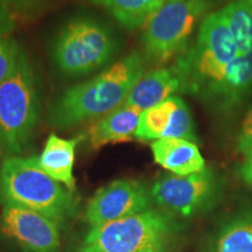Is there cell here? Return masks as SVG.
Returning a JSON list of instances; mask_svg holds the SVG:
<instances>
[{"instance_id": "1", "label": "cell", "mask_w": 252, "mask_h": 252, "mask_svg": "<svg viewBox=\"0 0 252 252\" xmlns=\"http://www.w3.org/2000/svg\"><path fill=\"white\" fill-rule=\"evenodd\" d=\"M145 70L139 53L124 56L94 77L68 88L50 106L47 121L53 127L68 130L108 115L124 104Z\"/></svg>"}, {"instance_id": "2", "label": "cell", "mask_w": 252, "mask_h": 252, "mask_svg": "<svg viewBox=\"0 0 252 252\" xmlns=\"http://www.w3.org/2000/svg\"><path fill=\"white\" fill-rule=\"evenodd\" d=\"M0 201L42 214L60 225L76 209L71 191L47 174L36 157L4 159L0 166Z\"/></svg>"}, {"instance_id": "3", "label": "cell", "mask_w": 252, "mask_h": 252, "mask_svg": "<svg viewBox=\"0 0 252 252\" xmlns=\"http://www.w3.org/2000/svg\"><path fill=\"white\" fill-rule=\"evenodd\" d=\"M40 113L39 80L23 50L17 68L0 84V158L7 159L23 153Z\"/></svg>"}, {"instance_id": "4", "label": "cell", "mask_w": 252, "mask_h": 252, "mask_svg": "<svg viewBox=\"0 0 252 252\" xmlns=\"http://www.w3.org/2000/svg\"><path fill=\"white\" fill-rule=\"evenodd\" d=\"M118 40L105 24L90 17L68 20L53 41V61L67 76H84L117 54Z\"/></svg>"}, {"instance_id": "5", "label": "cell", "mask_w": 252, "mask_h": 252, "mask_svg": "<svg viewBox=\"0 0 252 252\" xmlns=\"http://www.w3.org/2000/svg\"><path fill=\"white\" fill-rule=\"evenodd\" d=\"M239 55L228 20L220 9L204 18L195 46L178 59L175 67L186 91L201 94L220 80L225 68Z\"/></svg>"}, {"instance_id": "6", "label": "cell", "mask_w": 252, "mask_h": 252, "mask_svg": "<svg viewBox=\"0 0 252 252\" xmlns=\"http://www.w3.org/2000/svg\"><path fill=\"white\" fill-rule=\"evenodd\" d=\"M174 222L156 209L93 226L77 252H163Z\"/></svg>"}, {"instance_id": "7", "label": "cell", "mask_w": 252, "mask_h": 252, "mask_svg": "<svg viewBox=\"0 0 252 252\" xmlns=\"http://www.w3.org/2000/svg\"><path fill=\"white\" fill-rule=\"evenodd\" d=\"M206 8L204 0H166L145 24L141 41L146 55L163 62L186 50Z\"/></svg>"}, {"instance_id": "8", "label": "cell", "mask_w": 252, "mask_h": 252, "mask_svg": "<svg viewBox=\"0 0 252 252\" xmlns=\"http://www.w3.org/2000/svg\"><path fill=\"white\" fill-rule=\"evenodd\" d=\"M150 193L167 212L189 217L214 202L219 182L215 174L206 168L190 175L162 176L154 182Z\"/></svg>"}, {"instance_id": "9", "label": "cell", "mask_w": 252, "mask_h": 252, "mask_svg": "<svg viewBox=\"0 0 252 252\" xmlns=\"http://www.w3.org/2000/svg\"><path fill=\"white\" fill-rule=\"evenodd\" d=\"M151 193L143 182L121 179L99 188L90 198L86 220L91 226H98L125 219L150 209Z\"/></svg>"}, {"instance_id": "10", "label": "cell", "mask_w": 252, "mask_h": 252, "mask_svg": "<svg viewBox=\"0 0 252 252\" xmlns=\"http://www.w3.org/2000/svg\"><path fill=\"white\" fill-rule=\"evenodd\" d=\"M0 228L26 252H59L60 224L34 210L1 203Z\"/></svg>"}, {"instance_id": "11", "label": "cell", "mask_w": 252, "mask_h": 252, "mask_svg": "<svg viewBox=\"0 0 252 252\" xmlns=\"http://www.w3.org/2000/svg\"><path fill=\"white\" fill-rule=\"evenodd\" d=\"M166 138L196 141L190 110L178 96L169 97L141 112L134 133V139L140 141H156Z\"/></svg>"}, {"instance_id": "12", "label": "cell", "mask_w": 252, "mask_h": 252, "mask_svg": "<svg viewBox=\"0 0 252 252\" xmlns=\"http://www.w3.org/2000/svg\"><path fill=\"white\" fill-rule=\"evenodd\" d=\"M179 91H186L185 81L175 65L145 72L132 88L124 104L145 111L162 103Z\"/></svg>"}, {"instance_id": "13", "label": "cell", "mask_w": 252, "mask_h": 252, "mask_svg": "<svg viewBox=\"0 0 252 252\" xmlns=\"http://www.w3.org/2000/svg\"><path fill=\"white\" fill-rule=\"evenodd\" d=\"M252 89V53L239 54L225 68L219 81L201 94L223 109H231Z\"/></svg>"}, {"instance_id": "14", "label": "cell", "mask_w": 252, "mask_h": 252, "mask_svg": "<svg viewBox=\"0 0 252 252\" xmlns=\"http://www.w3.org/2000/svg\"><path fill=\"white\" fill-rule=\"evenodd\" d=\"M154 161L174 175H190L206 169V161L194 141L166 138L151 144Z\"/></svg>"}, {"instance_id": "15", "label": "cell", "mask_w": 252, "mask_h": 252, "mask_svg": "<svg viewBox=\"0 0 252 252\" xmlns=\"http://www.w3.org/2000/svg\"><path fill=\"white\" fill-rule=\"evenodd\" d=\"M141 110L122 104L108 115L94 123L87 137L93 149H100L109 144H117L134 139Z\"/></svg>"}, {"instance_id": "16", "label": "cell", "mask_w": 252, "mask_h": 252, "mask_svg": "<svg viewBox=\"0 0 252 252\" xmlns=\"http://www.w3.org/2000/svg\"><path fill=\"white\" fill-rule=\"evenodd\" d=\"M81 138L63 139L58 134L50 133L46 141L45 149L40 157H36L37 163L49 176L60 184H63L71 193L75 191L76 184L74 178V162L76 147Z\"/></svg>"}, {"instance_id": "17", "label": "cell", "mask_w": 252, "mask_h": 252, "mask_svg": "<svg viewBox=\"0 0 252 252\" xmlns=\"http://www.w3.org/2000/svg\"><path fill=\"white\" fill-rule=\"evenodd\" d=\"M103 6L127 30L139 28L149 21L166 0H89Z\"/></svg>"}, {"instance_id": "18", "label": "cell", "mask_w": 252, "mask_h": 252, "mask_svg": "<svg viewBox=\"0 0 252 252\" xmlns=\"http://www.w3.org/2000/svg\"><path fill=\"white\" fill-rule=\"evenodd\" d=\"M239 54L252 53V0H234L222 9Z\"/></svg>"}, {"instance_id": "19", "label": "cell", "mask_w": 252, "mask_h": 252, "mask_svg": "<svg viewBox=\"0 0 252 252\" xmlns=\"http://www.w3.org/2000/svg\"><path fill=\"white\" fill-rule=\"evenodd\" d=\"M217 252H252V212L236 217L223 228Z\"/></svg>"}, {"instance_id": "20", "label": "cell", "mask_w": 252, "mask_h": 252, "mask_svg": "<svg viewBox=\"0 0 252 252\" xmlns=\"http://www.w3.org/2000/svg\"><path fill=\"white\" fill-rule=\"evenodd\" d=\"M23 49L12 37L0 39V84L11 76L17 68Z\"/></svg>"}, {"instance_id": "21", "label": "cell", "mask_w": 252, "mask_h": 252, "mask_svg": "<svg viewBox=\"0 0 252 252\" xmlns=\"http://www.w3.org/2000/svg\"><path fill=\"white\" fill-rule=\"evenodd\" d=\"M238 150L242 153L248 154L252 152V108L249 110L242 122L241 131L237 139Z\"/></svg>"}, {"instance_id": "22", "label": "cell", "mask_w": 252, "mask_h": 252, "mask_svg": "<svg viewBox=\"0 0 252 252\" xmlns=\"http://www.w3.org/2000/svg\"><path fill=\"white\" fill-rule=\"evenodd\" d=\"M15 19L12 13V9L7 6L0 4V39L6 37L9 33L14 31Z\"/></svg>"}, {"instance_id": "23", "label": "cell", "mask_w": 252, "mask_h": 252, "mask_svg": "<svg viewBox=\"0 0 252 252\" xmlns=\"http://www.w3.org/2000/svg\"><path fill=\"white\" fill-rule=\"evenodd\" d=\"M241 175L243 180L252 187V152L245 154V160L241 166Z\"/></svg>"}, {"instance_id": "24", "label": "cell", "mask_w": 252, "mask_h": 252, "mask_svg": "<svg viewBox=\"0 0 252 252\" xmlns=\"http://www.w3.org/2000/svg\"><path fill=\"white\" fill-rule=\"evenodd\" d=\"M30 0H0V4L7 6L11 9L12 7H19V6L26 4Z\"/></svg>"}]
</instances>
